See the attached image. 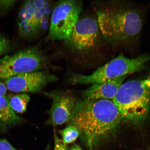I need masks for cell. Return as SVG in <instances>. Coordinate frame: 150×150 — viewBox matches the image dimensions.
Instances as JSON below:
<instances>
[{
    "mask_svg": "<svg viewBox=\"0 0 150 150\" xmlns=\"http://www.w3.org/2000/svg\"><path fill=\"white\" fill-rule=\"evenodd\" d=\"M10 42L5 37L0 36V55L5 53L10 47Z\"/></svg>",
    "mask_w": 150,
    "mask_h": 150,
    "instance_id": "15",
    "label": "cell"
},
{
    "mask_svg": "<svg viewBox=\"0 0 150 150\" xmlns=\"http://www.w3.org/2000/svg\"><path fill=\"white\" fill-rule=\"evenodd\" d=\"M45 95L52 102L47 124L56 126L68 122L76 101L74 96L68 92L57 91L45 93Z\"/></svg>",
    "mask_w": 150,
    "mask_h": 150,
    "instance_id": "10",
    "label": "cell"
},
{
    "mask_svg": "<svg viewBox=\"0 0 150 150\" xmlns=\"http://www.w3.org/2000/svg\"><path fill=\"white\" fill-rule=\"evenodd\" d=\"M100 35L97 20L84 18L78 20L65 42L73 50L89 52L98 45Z\"/></svg>",
    "mask_w": 150,
    "mask_h": 150,
    "instance_id": "8",
    "label": "cell"
},
{
    "mask_svg": "<svg viewBox=\"0 0 150 150\" xmlns=\"http://www.w3.org/2000/svg\"><path fill=\"white\" fill-rule=\"evenodd\" d=\"M0 150H17L7 141L0 138Z\"/></svg>",
    "mask_w": 150,
    "mask_h": 150,
    "instance_id": "17",
    "label": "cell"
},
{
    "mask_svg": "<svg viewBox=\"0 0 150 150\" xmlns=\"http://www.w3.org/2000/svg\"><path fill=\"white\" fill-rule=\"evenodd\" d=\"M122 120L112 100L83 98L76 100L67 122L79 130L90 150H93L99 142L114 134Z\"/></svg>",
    "mask_w": 150,
    "mask_h": 150,
    "instance_id": "1",
    "label": "cell"
},
{
    "mask_svg": "<svg viewBox=\"0 0 150 150\" xmlns=\"http://www.w3.org/2000/svg\"><path fill=\"white\" fill-rule=\"evenodd\" d=\"M46 150H49L48 149V148H47V149Z\"/></svg>",
    "mask_w": 150,
    "mask_h": 150,
    "instance_id": "21",
    "label": "cell"
},
{
    "mask_svg": "<svg viewBox=\"0 0 150 150\" xmlns=\"http://www.w3.org/2000/svg\"><path fill=\"white\" fill-rule=\"evenodd\" d=\"M8 99L11 107L15 112L23 113L27 110L30 96L28 94L24 93L12 96Z\"/></svg>",
    "mask_w": 150,
    "mask_h": 150,
    "instance_id": "13",
    "label": "cell"
},
{
    "mask_svg": "<svg viewBox=\"0 0 150 150\" xmlns=\"http://www.w3.org/2000/svg\"><path fill=\"white\" fill-rule=\"evenodd\" d=\"M14 1H0V7L3 9H7L14 4Z\"/></svg>",
    "mask_w": 150,
    "mask_h": 150,
    "instance_id": "18",
    "label": "cell"
},
{
    "mask_svg": "<svg viewBox=\"0 0 150 150\" xmlns=\"http://www.w3.org/2000/svg\"><path fill=\"white\" fill-rule=\"evenodd\" d=\"M126 77V76H123L103 83L93 84L82 92L83 98L112 100Z\"/></svg>",
    "mask_w": 150,
    "mask_h": 150,
    "instance_id": "11",
    "label": "cell"
},
{
    "mask_svg": "<svg viewBox=\"0 0 150 150\" xmlns=\"http://www.w3.org/2000/svg\"><path fill=\"white\" fill-rule=\"evenodd\" d=\"M52 9L50 3L43 0L26 1L18 18L20 35L24 37L37 36L49 28Z\"/></svg>",
    "mask_w": 150,
    "mask_h": 150,
    "instance_id": "6",
    "label": "cell"
},
{
    "mask_svg": "<svg viewBox=\"0 0 150 150\" xmlns=\"http://www.w3.org/2000/svg\"><path fill=\"white\" fill-rule=\"evenodd\" d=\"M112 101L123 120L135 124L145 120L150 111V72L122 84Z\"/></svg>",
    "mask_w": 150,
    "mask_h": 150,
    "instance_id": "3",
    "label": "cell"
},
{
    "mask_svg": "<svg viewBox=\"0 0 150 150\" xmlns=\"http://www.w3.org/2000/svg\"><path fill=\"white\" fill-rule=\"evenodd\" d=\"M23 121L11 107L8 98L5 96H0V130L6 131Z\"/></svg>",
    "mask_w": 150,
    "mask_h": 150,
    "instance_id": "12",
    "label": "cell"
},
{
    "mask_svg": "<svg viewBox=\"0 0 150 150\" xmlns=\"http://www.w3.org/2000/svg\"><path fill=\"white\" fill-rule=\"evenodd\" d=\"M80 1L65 0L56 4L52 12L48 36L50 40H66L83 9Z\"/></svg>",
    "mask_w": 150,
    "mask_h": 150,
    "instance_id": "7",
    "label": "cell"
},
{
    "mask_svg": "<svg viewBox=\"0 0 150 150\" xmlns=\"http://www.w3.org/2000/svg\"><path fill=\"white\" fill-rule=\"evenodd\" d=\"M96 13L101 35L110 44H129L135 40L141 32L143 17L134 7L110 3L97 9Z\"/></svg>",
    "mask_w": 150,
    "mask_h": 150,
    "instance_id": "2",
    "label": "cell"
},
{
    "mask_svg": "<svg viewBox=\"0 0 150 150\" xmlns=\"http://www.w3.org/2000/svg\"><path fill=\"white\" fill-rule=\"evenodd\" d=\"M57 78L47 71H40L11 77L6 80L9 91L15 92L35 93L40 91L47 84Z\"/></svg>",
    "mask_w": 150,
    "mask_h": 150,
    "instance_id": "9",
    "label": "cell"
},
{
    "mask_svg": "<svg viewBox=\"0 0 150 150\" xmlns=\"http://www.w3.org/2000/svg\"><path fill=\"white\" fill-rule=\"evenodd\" d=\"M62 138L64 144H67L73 143L80 136V133L79 129L74 125H68L64 129L59 131Z\"/></svg>",
    "mask_w": 150,
    "mask_h": 150,
    "instance_id": "14",
    "label": "cell"
},
{
    "mask_svg": "<svg viewBox=\"0 0 150 150\" xmlns=\"http://www.w3.org/2000/svg\"><path fill=\"white\" fill-rule=\"evenodd\" d=\"M7 91L6 86L0 82V96H4L7 92Z\"/></svg>",
    "mask_w": 150,
    "mask_h": 150,
    "instance_id": "19",
    "label": "cell"
},
{
    "mask_svg": "<svg viewBox=\"0 0 150 150\" xmlns=\"http://www.w3.org/2000/svg\"><path fill=\"white\" fill-rule=\"evenodd\" d=\"M150 63V55L143 54L129 59L120 54L92 74L83 75L73 74L70 80L74 84H95L105 82L145 70Z\"/></svg>",
    "mask_w": 150,
    "mask_h": 150,
    "instance_id": "4",
    "label": "cell"
},
{
    "mask_svg": "<svg viewBox=\"0 0 150 150\" xmlns=\"http://www.w3.org/2000/svg\"><path fill=\"white\" fill-rule=\"evenodd\" d=\"M47 58L37 46L24 49L0 59V80L47 68Z\"/></svg>",
    "mask_w": 150,
    "mask_h": 150,
    "instance_id": "5",
    "label": "cell"
},
{
    "mask_svg": "<svg viewBox=\"0 0 150 150\" xmlns=\"http://www.w3.org/2000/svg\"><path fill=\"white\" fill-rule=\"evenodd\" d=\"M70 150H82L81 147L80 146L77 145V144H76L72 146L70 148Z\"/></svg>",
    "mask_w": 150,
    "mask_h": 150,
    "instance_id": "20",
    "label": "cell"
},
{
    "mask_svg": "<svg viewBox=\"0 0 150 150\" xmlns=\"http://www.w3.org/2000/svg\"><path fill=\"white\" fill-rule=\"evenodd\" d=\"M54 150H67V145L64 144L62 140L60 139L54 130Z\"/></svg>",
    "mask_w": 150,
    "mask_h": 150,
    "instance_id": "16",
    "label": "cell"
}]
</instances>
